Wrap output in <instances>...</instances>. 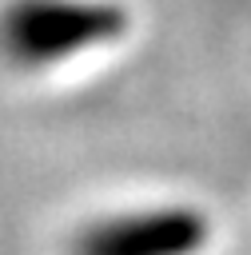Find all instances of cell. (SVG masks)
Here are the masks:
<instances>
[{
	"label": "cell",
	"instance_id": "1",
	"mask_svg": "<svg viewBox=\"0 0 251 255\" xmlns=\"http://www.w3.org/2000/svg\"><path fill=\"white\" fill-rule=\"evenodd\" d=\"M127 28L116 0H0V64L12 72H52Z\"/></svg>",
	"mask_w": 251,
	"mask_h": 255
},
{
	"label": "cell",
	"instance_id": "2",
	"mask_svg": "<svg viewBox=\"0 0 251 255\" xmlns=\"http://www.w3.org/2000/svg\"><path fill=\"white\" fill-rule=\"evenodd\" d=\"M207 223L187 207H131L80 227L72 255H195Z\"/></svg>",
	"mask_w": 251,
	"mask_h": 255
}]
</instances>
